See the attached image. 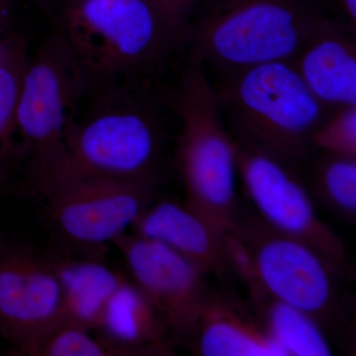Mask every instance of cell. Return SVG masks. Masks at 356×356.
Instances as JSON below:
<instances>
[{
    "instance_id": "cell-14",
    "label": "cell",
    "mask_w": 356,
    "mask_h": 356,
    "mask_svg": "<svg viewBox=\"0 0 356 356\" xmlns=\"http://www.w3.org/2000/svg\"><path fill=\"white\" fill-rule=\"evenodd\" d=\"M131 229L136 235L165 243L207 275L224 280L231 274L226 257L227 231L184 203L156 198Z\"/></svg>"
},
{
    "instance_id": "cell-12",
    "label": "cell",
    "mask_w": 356,
    "mask_h": 356,
    "mask_svg": "<svg viewBox=\"0 0 356 356\" xmlns=\"http://www.w3.org/2000/svg\"><path fill=\"white\" fill-rule=\"evenodd\" d=\"M355 35L343 19L327 18L292 60L307 88L329 111L356 106Z\"/></svg>"
},
{
    "instance_id": "cell-8",
    "label": "cell",
    "mask_w": 356,
    "mask_h": 356,
    "mask_svg": "<svg viewBox=\"0 0 356 356\" xmlns=\"http://www.w3.org/2000/svg\"><path fill=\"white\" fill-rule=\"evenodd\" d=\"M159 184L111 179L69 180L44 193V213L56 247L105 254L156 199Z\"/></svg>"
},
{
    "instance_id": "cell-11",
    "label": "cell",
    "mask_w": 356,
    "mask_h": 356,
    "mask_svg": "<svg viewBox=\"0 0 356 356\" xmlns=\"http://www.w3.org/2000/svg\"><path fill=\"white\" fill-rule=\"evenodd\" d=\"M127 275L151 300L170 327L177 346L187 344L211 287L207 274L165 243L126 233L112 243Z\"/></svg>"
},
{
    "instance_id": "cell-25",
    "label": "cell",
    "mask_w": 356,
    "mask_h": 356,
    "mask_svg": "<svg viewBox=\"0 0 356 356\" xmlns=\"http://www.w3.org/2000/svg\"><path fill=\"white\" fill-rule=\"evenodd\" d=\"M76 1V0H65V3H72V2Z\"/></svg>"
},
{
    "instance_id": "cell-16",
    "label": "cell",
    "mask_w": 356,
    "mask_h": 356,
    "mask_svg": "<svg viewBox=\"0 0 356 356\" xmlns=\"http://www.w3.org/2000/svg\"><path fill=\"white\" fill-rule=\"evenodd\" d=\"M44 250L62 288L63 320L95 331L127 273L109 266L105 254H76L53 245Z\"/></svg>"
},
{
    "instance_id": "cell-2",
    "label": "cell",
    "mask_w": 356,
    "mask_h": 356,
    "mask_svg": "<svg viewBox=\"0 0 356 356\" xmlns=\"http://www.w3.org/2000/svg\"><path fill=\"white\" fill-rule=\"evenodd\" d=\"M330 18L315 0H206L184 33L188 60L217 74L292 62Z\"/></svg>"
},
{
    "instance_id": "cell-1",
    "label": "cell",
    "mask_w": 356,
    "mask_h": 356,
    "mask_svg": "<svg viewBox=\"0 0 356 356\" xmlns=\"http://www.w3.org/2000/svg\"><path fill=\"white\" fill-rule=\"evenodd\" d=\"M81 103L67 126V159L57 184L77 179L159 184L163 119L139 81L92 84Z\"/></svg>"
},
{
    "instance_id": "cell-22",
    "label": "cell",
    "mask_w": 356,
    "mask_h": 356,
    "mask_svg": "<svg viewBox=\"0 0 356 356\" xmlns=\"http://www.w3.org/2000/svg\"><path fill=\"white\" fill-rule=\"evenodd\" d=\"M158 9L166 23L177 34L180 42L184 41V33L206 0H149Z\"/></svg>"
},
{
    "instance_id": "cell-10",
    "label": "cell",
    "mask_w": 356,
    "mask_h": 356,
    "mask_svg": "<svg viewBox=\"0 0 356 356\" xmlns=\"http://www.w3.org/2000/svg\"><path fill=\"white\" fill-rule=\"evenodd\" d=\"M63 318L62 288L44 250L0 233V337L25 355Z\"/></svg>"
},
{
    "instance_id": "cell-3",
    "label": "cell",
    "mask_w": 356,
    "mask_h": 356,
    "mask_svg": "<svg viewBox=\"0 0 356 356\" xmlns=\"http://www.w3.org/2000/svg\"><path fill=\"white\" fill-rule=\"evenodd\" d=\"M179 121L175 163L184 189V203L229 232L240 219L236 195L238 142L220 108L216 89L202 65L187 60L168 95Z\"/></svg>"
},
{
    "instance_id": "cell-18",
    "label": "cell",
    "mask_w": 356,
    "mask_h": 356,
    "mask_svg": "<svg viewBox=\"0 0 356 356\" xmlns=\"http://www.w3.org/2000/svg\"><path fill=\"white\" fill-rule=\"evenodd\" d=\"M29 56L21 33L10 32L0 40V180L20 161L17 107Z\"/></svg>"
},
{
    "instance_id": "cell-21",
    "label": "cell",
    "mask_w": 356,
    "mask_h": 356,
    "mask_svg": "<svg viewBox=\"0 0 356 356\" xmlns=\"http://www.w3.org/2000/svg\"><path fill=\"white\" fill-rule=\"evenodd\" d=\"M313 151L356 158V106L331 110L316 129Z\"/></svg>"
},
{
    "instance_id": "cell-19",
    "label": "cell",
    "mask_w": 356,
    "mask_h": 356,
    "mask_svg": "<svg viewBox=\"0 0 356 356\" xmlns=\"http://www.w3.org/2000/svg\"><path fill=\"white\" fill-rule=\"evenodd\" d=\"M311 165V194L344 222L356 218V158L320 153Z\"/></svg>"
},
{
    "instance_id": "cell-13",
    "label": "cell",
    "mask_w": 356,
    "mask_h": 356,
    "mask_svg": "<svg viewBox=\"0 0 356 356\" xmlns=\"http://www.w3.org/2000/svg\"><path fill=\"white\" fill-rule=\"evenodd\" d=\"M186 346L201 356H285L250 302L212 288Z\"/></svg>"
},
{
    "instance_id": "cell-23",
    "label": "cell",
    "mask_w": 356,
    "mask_h": 356,
    "mask_svg": "<svg viewBox=\"0 0 356 356\" xmlns=\"http://www.w3.org/2000/svg\"><path fill=\"white\" fill-rule=\"evenodd\" d=\"M341 15V19L356 31V0H332Z\"/></svg>"
},
{
    "instance_id": "cell-9",
    "label": "cell",
    "mask_w": 356,
    "mask_h": 356,
    "mask_svg": "<svg viewBox=\"0 0 356 356\" xmlns=\"http://www.w3.org/2000/svg\"><path fill=\"white\" fill-rule=\"evenodd\" d=\"M238 178L266 226L311 245L339 266L348 261L346 243L318 216L297 165L238 143Z\"/></svg>"
},
{
    "instance_id": "cell-5",
    "label": "cell",
    "mask_w": 356,
    "mask_h": 356,
    "mask_svg": "<svg viewBox=\"0 0 356 356\" xmlns=\"http://www.w3.org/2000/svg\"><path fill=\"white\" fill-rule=\"evenodd\" d=\"M58 25L91 86L140 81L181 47L149 0H76Z\"/></svg>"
},
{
    "instance_id": "cell-7",
    "label": "cell",
    "mask_w": 356,
    "mask_h": 356,
    "mask_svg": "<svg viewBox=\"0 0 356 356\" xmlns=\"http://www.w3.org/2000/svg\"><path fill=\"white\" fill-rule=\"evenodd\" d=\"M231 231L250 250L264 291L309 314L325 330L341 324L339 276L343 266L311 245L268 228L257 216L241 215Z\"/></svg>"
},
{
    "instance_id": "cell-20",
    "label": "cell",
    "mask_w": 356,
    "mask_h": 356,
    "mask_svg": "<svg viewBox=\"0 0 356 356\" xmlns=\"http://www.w3.org/2000/svg\"><path fill=\"white\" fill-rule=\"evenodd\" d=\"M92 332L83 325L60 321L24 356H126L120 348Z\"/></svg>"
},
{
    "instance_id": "cell-4",
    "label": "cell",
    "mask_w": 356,
    "mask_h": 356,
    "mask_svg": "<svg viewBox=\"0 0 356 356\" xmlns=\"http://www.w3.org/2000/svg\"><path fill=\"white\" fill-rule=\"evenodd\" d=\"M214 86L222 118L238 144L295 165L313 153L312 136L329 110L291 62L222 74Z\"/></svg>"
},
{
    "instance_id": "cell-6",
    "label": "cell",
    "mask_w": 356,
    "mask_h": 356,
    "mask_svg": "<svg viewBox=\"0 0 356 356\" xmlns=\"http://www.w3.org/2000/svg\"><path fill=\"white\" fill-rule=\"evenodd\" d=\"M90 86L58 25L29 56L21 86L17 135L28 191L42 196L62 177L67 126Z\"/></svg>"
},
{
    "instance_id": "cell-24",
    "label": "cell",
    "mask_w": 356,
    "mask_h": 356,
    "mask_svg": "<svg viewBox=\"0 0 356 356\" xmlns=\"http://www.w3.org/2000/svg\"><path fill=\"white\" fill-rule=\"evenodd\" d=\"M14 1L15 0H0V22L3 20L4 16L8 13Z\"/></svg>"
},
{
    "instance_id": "cell-17",
    "label": "cell",
    "mask_w": 356,
    "mask_h": 356,
    "mask_svg": "<svg viewBox=\"0 0 356 356\" xmlns=\"http://www.w3.org/2000/svg\"><path fill=\"white\" fill-rule=\"evenodd\" d=\"M250 305L285 356H331L327 330L305 312L274 298L264 288L250 292Z\"/></svg>"
},
{
    "instance_id": "cell-15",
    "label": "cell",
    "mask_w": 356,
    "mask_h": 356,
    "mask_svg": "<svg viewBox=\"0 0 356 356\" xmlns=\"http://www.w3.org/2000/svg\"><path fill=\"white\" fill-rule=\"evenodd\" d=\"M93 332L126 356H168L177 344L156 306L127 277L109 299Z\"/></svg>"
}]
</instances>
